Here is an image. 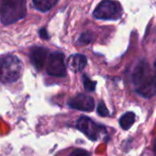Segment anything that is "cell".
<instances>
[{
    "mask_svg": "<svg viewBox=\"0 0 156 156\" xmlns=\"http://www.w3.org/2000/svg\"><path fill=\"white\" fill-rule=\"evenodd\" d=\"M132 83L135 91L143 98H149L156 94L155 75L146 60H140L134 67Z\"/></svg>",
    "mask_w": 156,
    "mask_h": 156,
    "instance_id": "obj_1",
    "label": "cell"
},
{
    "mask_svg": "<svg viewBox=\"0 0 156 156\" xmlns=\"http://www.w3.org/2000/svg\"><path fill=\"white\" fill-rule=\"evenodd\" d=\"M27 14L26 0H0V22L8 26L25 18Z\"/></svg>",
    "mask_w": 156,
    "mask_h": 156,
    "instance_id": "obj_2",
    "label": "cell"
},
{
    "mask_svg": "<svg viewBox=\"0 0 156 156\" xmlns=\"http://www.w3.org/2000/svg\"><path fill=\"white\" fill-rule=\"evenodd\" d=\"M23 72V63L16 55L0 57V83L9 84L18 81Z\"/></svg>",
    "mask_w": 156,
    "mask_h": 156,
    "instance_id": "obj_3",
    "label": "cell"
},
{
    "mask_svg": "<svg viewBox=\"0 0 156 156\" xmlns=\"http://www.w3.org/2000/svg\"><path fill=\"white\" fill-rule=\"evenodd\" d=\"M121 15L119 4L112 0H104L95 9L93 16L98 20H118Z\"/></svg>",
    "mask_w": 156,
    "mask_h": 156,
    "instance_id": "obj_4",
    "label": "cell"
},
{
    "mask_svg": "<svg viewBox=\"0 0 156 156\" xmlns=\"http://www.w3.org/2000/svg\"><path fill=\"white\" fill-rule=\"evenodd\" d=\"M46 71L49 75L64 77L66 75V64L63 53L59 51L50 53L47 60Z\"/></svg>",
    "mask_w": 156,
    "mask_h": 156,
    "instance_id": "obj_5",
    "label": "cell"
},
{
    "mask_svg": "<svg viewBox=\"0 0 156 156\" xmlns=\"http://www.w3.org/2000/svg\"><path fill=\"white\" fill-rule=\"evenodd\" d=\"M76 127L80 131H82L87 138L92 140H97L98 134L100 133L101 127L98 126L95 121L87 117H81L76 122Z\"/></svg>",
    "mask_w": 156,
    "mask_h": 156,
    "instance_id": "obj_6",
    "label": "cell"
},
{
    "mask_svg": "<svg viewBox=\"0 0 156 156\" xmlns=\"http://www.w3.org/2000/svg\"><path fill=\"white\" fill-rule=\"evenodd\" d=\"M68 105L72 108L85 112H91L95 108V101L93 98L85 94H79L73 97L68 101Z\"/></svg>",
    "mask_w": 156,
    "mask_h": 156,
    "instance_id": "obj_7",
    "label": "cell"
},
{
    "mask_svg": "<svg viewBox=\"0 0 156 156\" xmlns=\"http://www.w3.org/2000/svg\"><path fill=\"white\" fill-rule=\"evenodd\" d=\"M48 57V50L43 47H35L30 52V62L38 71H41L44 67Z\"/></svg>",
    "mask_w": 156,
    "mask_h": 156,
    "instance_id": "obj_8",
    "label": "cell"
},
{
    "mask_svg": "<svg viewBox=\"0 0 156 156\" xmlns=\"http://www.w3.org/2000/svg\"><path fill=\"white\" fill-rule=\"evenodd\" d=\"M87 63V57L82 54H73L68 58L67 65L73 72L82 71Z\"/></svg>",
    "mask_w": 156,
    "mask_h": 156,
    "instance_id": "obj_9",
    "label": "cell"
},
{
    "mask_svg": "<svg viewBox=\"0 0 156 156\" xmlns=\"http://www.w3.org/2000/svg\"><path fill=\"white\" fill-rule=\"evenodd\" d=\"M36 9L41 12H48L58 2V0H32Z\"/></svg>",
    "mask_w": 156,
    "mask_h": 156,
    "instance_id": "obj_10",
    "label": "cell"
},
{
    "mask_svg": "<svg viewBox=\"0 0 156 156\" xmlns=\"http://www.w3.org/2000/svg\"><path fill=\"white\" fill-rule=\"evenodd\" d=\"M135 122V114L133 112H127L119 119V125L123 129H129Z\"/></svg>",
    "mask_w": 156,
    "mask_h": 156,
    "instance_id": "obj_11",
    "label": "cell"
},
{
    "mask_svg": "<svg viewBox=\"0 0 156 156\" xmlns=\"http://www.w3.org/2000/svg\"><path fill=\"white\" fill-rule=\"evenodd\" d=\"M83 82H84V87H85L86 90H87V91H94L95 90L97 83L95 81H92L91 79H89L87 75H84Z\"/></svg>",
    "mask_w": 156,
    "mask_h": 156,
    "instance_id": "obj_12",
    "label": "cell"
},
{
    "mask_svg": "<svg viewBox=\"0 0 156 156\" xmlns=\"http://www.w3.org/2000/svg\"><path fill=\"white\" fill-rule=\"evenodd\" d=\"M98 113L101 117H108L109 116V111L107 108V106L103 101H100L99 104L98 105Z\"/></svg>",
    "mask_w": 156,
    "mask_h": 156,
    "instance_id": "obj_13",
    "label": "cell"
},
{
    "mask_svg": "<svg viewBox=\"0 0 156 156\" xmlns=\"http://www.w3.org/2000/svg\"><path fill=\"white\" fill-rule=\"evenodd\" d=\"M92 40H93L92 33H90V32H85V33H83L79 37V39H78V41H79L80 43H82V44H88V43H90L92 41Z\"/></svg>",
    "mask_w": 156,
    "mask_h": 156,
    "instance_id": "obj_14",
    "label": "cell"
},
{
    "mask_svg": "<svg viewBox=\"0 0 156 156\" xmlns=\"http://www.w3.org/2000/svg\"><path fill=\"white\" fill-rule=\"evenodd\" d=\"M69 156H90V153L87 151H86V150L76 149Z\"/></svg>",
    "mask_w": 156,
    "mask_h": 156,
    "instance_id": "obj_15",
    "label": "cell"
},
{
    "mask_svg": "<svg viewBox=\"0 0 156 156\" xmlns=\"http://www.w3.org/2000/svg\"><path fill=\"white\" fill-rule=\"evenodd\" d=\"M41 36L43 38V39H48V36H47V33H46V31L44 30H42L41 31Z\"/></svg>",
    "mask_w": 156,
    "mask_h": 156,
    "instance_id": "obj_16",
    "label": "cell"
},
{
    "mask_svg": "<svg viewBox=\"0 0 156 156\" xmlns=\"http://www.w3.org/2000/svg\"><path fill=\"white\" fill-rule=\"evenodd\" d=\"M154 75H155V79H156V60L154 62Z\"/></svg>",
    "mask_w": 156,
    "mask_h": 156,
    "instance_id": "obj_17",
    "label": "cell"
},
{
    "mask_svg": "<svg viewBox=\"0 0 156 156\" xmlns=\"http://www.w3.org/2000/svg\"><path fill=\"white\" fill-rule=\"evenodd\" d=\"M153 151H154V153L156 154V140H155V142H154V146H153Z\"/></svg>",
    "mask_w": 156,
    "mask_h": 156,
    "instance_id": "obj_18",
    "label": "cell"
}]
</instances>
